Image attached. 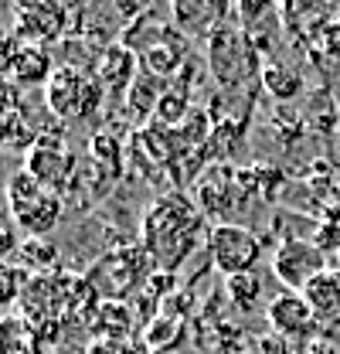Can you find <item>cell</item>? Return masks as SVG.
<instances>
[{
  "mask_svg": "<svg viewBox=\"0 0 340 354\" xmlns=\"http://www.w3.org/2000/svg\"><path fill=\"white\" fill-rule=\"evenodd\" d=\"M238 184H235V174L228 171V167H221V164H214L208 167L205 174L198 177V184H194V205L201 208V215H208V218H221L228 221V215L238 208Z\"/></svg>",
  "mask_w": 340,
  "mask_h": 354,
  "instance_id": "9",
  "label": "cell"
},
{
  "mask_svg": "<svg viewBox=\"0 0 340 354\" xmlns=\"http://www.w3.org/2000/svg\"><path fill=\"white\" fill-rule=\"evenodd\" d=\"M136 72V55L129 48H109L99 62V82L106 88H129Z\"/></svg>",
  "mask_w": 340,
  "mask_h": 354,
  "instance_id": "14",
  "label": "cell"
},
{
  "mask_svg": "<svg viewBox=\"0 0 340 354\" xmlns=\"http://www.w3.org/2000/svg\"><path fill=\"white\" fill-rule=\"evenodd\" d=\"M150 266H153V259L147 256L143 245L113 249L85 272V279H88V286L95 290L99 300H126L143 283V276H150Z\"/></svg>",
  "mask_w": 340,
  "mask_h": 354,
  "instance_id": "3",
  "label": "cell"
},
{
  "mask_svg": "<svg viewBox=\"0 0 340 354\" xmlns=\"http://www.w3.org/2000/svg\"><path fill=\"white\" fill-rule=\"evenodd\" d=\"M303 297L313 310L320 330H340V266H327L323 272H317L306 283Z\"/></svg>",
  "mask_w": 340,
  "mask_h": 354,
  "instance_id": "11",
  "label": "cell"
},
{
  "mask_svg": "<svg viewBox=\"0 0 340 354\" xmlns=\"http://www.w3.org/2000/svg\"><path fill=\"white\" fill-rule=\"evenodd\" d=\"M85 324L95 341H133V310L126 300H102Z\"/></svg>",
  "mask_w": 340,
  "mask_h": 354,
  "instance_id": "12",
  "label": "cell"
},
{
  "mask_svg": "<svg viewBox=\"0 0 340 354\" xmlns=\"http://www.w3.org/2000/svg\"><path fill=\"white\" fill-rule=\"evenodd\" d=\"M272 3H276V0H238V17H242V24H255Z\"/></svg>",
  "mask_w": 340,
  "mask_h": 354,
  "instance_id": "24",
  "label": "cell"
},
{
  "mask_svg": "<svg viewBox=\"0 0 340 354\" xmlns=\"http://www.w3.org/2000/svg\"><path fill=\"white\" fill-rule=\"evenodd\" d=\"M41 337L31 330V324L21 313L0 317V354H41Z\"/></svg>",
  "mask_w": 340,
  "mask_h": 354,
  "instance_id": "13",
  "label": "cell"
},
{
  "mask_svg": "<svg viewBox=\"0 0 340 354\" xmlns=\"http://www.w3.org/2000/svg\"><path fill=\"white\" fill-rule=\"evenodd\" d=\"M164 354H194V351H164Z\"/></svg>",
  "mask_w": 340,
  "mask_h": 354,
  "instance_id": "27",
  "label": "cell"
},
{
  "mask_svg": "<svg viewBox=\"0 0 340 354\" xmlns=\"http://www.w3.org/2000/svg\"><path fill=\"white\" fill-rule=\"evenodd\" d=\"M184 109H187V95L184 92H177V95H160V106H157V116L164 120V123H177L180 116H184Z\"/></svg>",
  "mask_w": 340,
  "mask_h": 354,
  "instance_id": "23",
  "label": "cell"
},
{
  "mask_svg": "<svg viewBox=\"0 0 340 354\" xmlns=\"http://www.w3.org/2000/svg\"><path fill=\"white\" fill-rule=\"evenodd\" d=\"M164 92V82L157 79V75H143V79H136L133 86H129V109L136 113V116H143V113H150V109H157L160 102H157V95Z\"/></svg>",
  "mask_w": 340,
  "mask_h": 354,
  "instance_id": "19",
  "label": "cell"
},
{
  "mask_svg": "<svg viewBox=\"0 0 340 354\" xmlns=\"http://www.w3.org/2000/svg\"><path fill=\"white\" fill-rule=\"evenodd\" d=\"M327 269V252L313 239H283L272 252V276L283 290L303 293L306 283Z\"/></svg>",
  "mask_w": 340,
  "mask_h": 354,
  "instance_id": "7",
  "label": "cell"
},
{
  "mask_svg": "<svg viewBox=\"0 0 340 354\" xmlns=\"http://www.w3.org/2000/svg\"><path fill=\"white\" fill-rule=\"evenodd\" d=\"M51 72H55V68H51L48 55H44L41 48H35V44L14 51L10 68H7V75H14V82H48Z\"/></svg>",
  "mask_w": 340,
  "mask_h": 354,
  "instance_id": "15",
  "label": "cell"
},
{
  "mask_svg": "<svg viewBox=\"0 0 340 354\" xmlns=\"http://www.w3.org/2000/svg\"><path fill=\"white\" fill-rule=\"evenodd\" d=\"M208 51H211L214 79L225 88L245 86V79H252L255 72H258V55H255V48L245 31L214 28L211 41H208Z\"/></svg>",
  "mask_w": 340,
  "mask_h": 354,
  "instance_id": "6",
  "label": "cell"
},
{
  "mask_svg": "<svg viewBox=\"0 0 340 354\" xmlns=\"http://www.w3.org/2000/svg\"><path fill=\"white\" fill-rule=\"evenodd\" d=\"M28 174H35L41 184H48L51 191H65L68 177L75 171V157L72 150L62 143V140H38L31 150H28Z\"/></svg>",
  "mask_w": 340,
  "mask_h": 354,
  "instance_id": "10",
  "label": "cell"
},
{
  "mask_svg": "<svg viewBox=\"0 0 340 354\" xmlns=\"http://www.w3.org/2000/svg\"><path fill=\"white\" fill-rule=\"evenodd\" d=\"M85 354H150L143 341H92Z\"/></svg>",
  "mask_w": 340,
  "mask_h": 354,
  "instance_id": "22",
  "label": "cell"
},
{
  "mask_svg": "<svg viewBox=\"0 0 340 354\" xmlns=\"http://www.w3.org/2000/svg\"><path fill=\"white\" fill-rule=\"evenodd\" d=\"M205 232V215L201 208L184 198V194H160L140 218V245L147 249V256L153 259L157 269L177 272L187 263V256L198 249Z\"/></svg>",
  "mask_w": 340,
  "mask_h": 354,
  "instance_id": "1",
  "label": "cell"
},
{
  "mask_svg": "<svg viewBox=\"0 0 340 354\" xmlns=\"http://www.w3.org/2000/svg\"><path fill=\"white\" fill-rule=\"evenodd\" d=\"M180 334H184V320H180V317L157 313V317L147 324V330H143V344L153 354H164V351H173V344L180 341Z\"/></svg>",
  "mask_w": 340,
  "mask_h": 354,
  "instance_id": "16",
  "label": "cell"
},
{
  "mask_svg": "<svg viewBox=\"0 0 340 354\" xmlns=\"http://www.w3.org/2000/svg\"><path fill=\"white\" fill-rule=\"evenodd\" d=\"M28 279H31V272L24 266H14L10 259H0V307L3 310L17 307Z\"/></svg>",
  "mask_w": 340,
  "mask_h": 354,
  "instance_id": "18",
  "label": "cell"
},
{
  "mask_svg": "<svg viewBox=\"0 0 340 354\" xmlns=\"http://www.w3.org/2000/svg\"><path fill=\"white\" fill-rule=\"evenodd\" d=\"M265 320H269L272 334H283L290 341L310 344V341L320 337V324H317L313 310L306 304V297L296 293V290H279L265 307Z\"/></svg>",
  "mask_w": 340,
  "mask_h": 354,
  "instance_id": "8",
  "label": "cell"
},
{
  "mask_svg": "<svg viewBox=\"0 0 340 354\" xmlns=\"http://www.w3.org/2000/svg\"><path fill=\"white\" fill-rule=\"evenodd\" d=\"M255 351L258 354H306V344L303 341H290L283 334H262L255 341Z\"/></svg>",
  "mask_w": 340,
  "mask_h": 354,
  "instance_id": "21",
  "label": "cell"
},
{
  "mask_svg": "<svg viewBox=\"0 0 340 354\" xmlns=\"http://www.w3.org/2000/svg\"><path fill=\"white\" fill-rule=\"evenodd\" d=\"M225 290H228V300L235 304L238 310H255V304H258V297H262V279L252 272H238V276H228L225 279Z\"/></svg>",
  "mask_w": 340,
  "mask_h": 354,
  "instance_id": "17",
  "label": "cell"
},
{
  "mask_svg": "<svg viewBox=\"0 0 340 354\" xmlns=\"http://www.w3.org/2000/svg\"><path fill=\"white\" fill-rule=\"evenodd\" d=\"M306 354H340V344L320 334L317 341H310V344H306Z\"/></svg>",
  "mask_w": 340,
  "mask_h": 354,
  "instance_id": "26",
  "label": "cell"
},
{
  "mask_svg": "<svg viewBox=\"0 0 340 354\" xmlns=\"http://www.w3.org/2000/svg\"><path fill=\"white\" fill-rule=\"evenodd\" d=\"M102 88L106 86L99 82V75L65 65V68H55L51 79L44 82V99L62 120H88L95 116L102 102Z\"/></svg>",
  "mask_w": 340,
  "mask_h": 354,
  "instance_id": "4",
  "label": "cell"
},
{
  "mask_svg": "<svg viewBox=\"0 0 340 354\" xmlns=\"http://www.w3.org/2000/svg\"><path fill=\"white\" fill-rule=\"evenodd\" d=\"M21 245H17V239H14V232H10V225L7 221H0V259H7L10 252H17Z\"/></svg>",
  "mask_w": 340,
  "mask_h": 354,
  "instance_id": "25",
  "label": "cell"
},
{
  "mask_svg": "<svg viewBox=\"0 0 340 354\" xmlns=\"http://www.w3.org/2000/svg\"><path fill=\"white\" fill-rule=\"evenodd\" d=\"M17 259L24 269H35L38 266V272H55L51 266L58 259V252L51 249V242H44V239H28L21 249H17Z\"/></svg>",
  "mask_w": 340,
  "mask_h": 354,
  "instance_id": "20",
  "label": "cell"
},
{
  "mask_svg": "<svg viewBox=\"0 0 340 354\" xmlns=\"http://www.w3.org/2000/svg\"><path fill=\"white\" fill-rule=\"evenodd\" d=\"M208 252L214 269L228 279L238 272H252L262 256V239L238 221H218L208 232Z\"/></svg>",
  "mask_w": 340,
  "mask_h": 354,
  "instance_id": "5",
  "label": "cell"
},
{
  "mask_svg": "<svg viewBox=\"0 0 340 354\" xmlns=\"http://www.w3.org/2000/svg\"><path fill=\"white\" fill-rule=\"evenodd\" d=\"M3 198H7L10 221L28 239H44L48 232H55L58 221H62V212H65L62 194L51 191L48 184H41L38 177L28 174V171H17V174L7 177Z\"/></svg>",
  "mask_w": 340,
  "mask_h": 354,
  "instance_id": "2",
  "label": "cell"
}]
</instances>
